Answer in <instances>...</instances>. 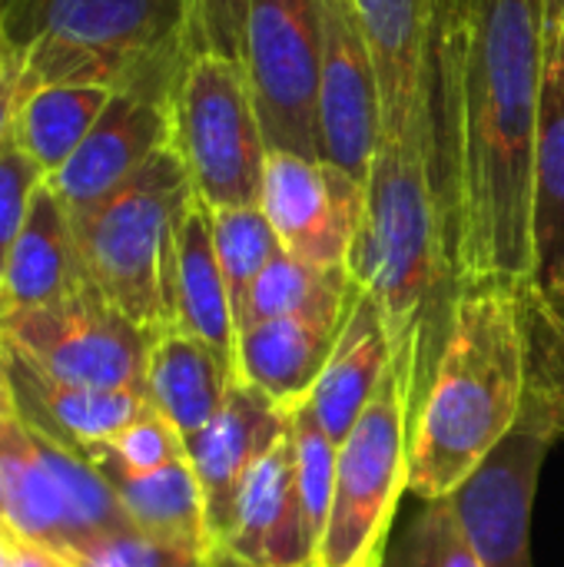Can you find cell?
<instances>
[{"instance_id": "obj_27", "label": "cell", "mask_w": 564, "mask_h": 567, "mask_svg": "<svg viewBox=\"0 0 564 567\" xmlns=\"http://www.w3.org/2000/svg\"><path fill=\"white\" fill-rule=\"evenodd\" d=\"M352 296V282L346 269H319L309 266L286 249L259 272L243 309L236 312V332L286 316H339L346 312Z\"/></svg>"}, {"instance_id": "obj_4", "label": "cell", "mask_w": 564, "mask_h": 567, "mask_svg": "<svg viewBox=\"0 0 564 567\" xmlns=\"http://www.w3.org/2000/svg\"><path fill=\"white\" fill-rule=\"evenodd\" d=\"M17 103L43 86L173 93L189 56L186 0H3Z\"/></svg>"}, {"instance_id": "obj_19", "label": "cell", "mask_w": 564, "mask_h": 567, "mask_svg": "<svg viewBox=\"0 0 564 567\" xmlns=\"http://www.w3.org/2000/svg\"><path fill=\"white\" fill-rule=\"evenodd\" d=\"M386 106V133H409L425 116V66L435 0H352Z\"/></svg>"}, {"instance_id": "obj_6", "label": "cell", "mask_w": 564, "mask_h": 567, "mask_svg": "<svg viewBox=\"0 0 564 567\" xmlns=\"http://www.w3.org/2000/svg\"><path fill=\"white\" fill-rule=\"evenodd\" d=\"M170 150L203 206L259 203L269 143L243 60L223 53L186 56L170 93Z\"/></svg>"}, {"instance_id": "obj_2", "label": "cell", "mask_w": 564, "mask_h": 567, "mask_svg": "<svg viewBox=\"0 0 564 567\" xmlns=\"http://www.w3.org/2000/svg\"><path fill=\"white\" fill-rule=\"evenodd\" d=\"M346 272L382 312L392 369L416 415L462 292L429 163V110L409 133L382 136Z\"/></svg>"}, {"instance_id": "obj_20", "label": "cell", "mask_w": 564, "mask_h": 567, "mask_svg": "<svg viewBox=\"0 0 564 567\" xmlns=\"http://www.w3.org/2000/svg\"><path fill=\"white\" fill-rule=\"evenodd\" d=\"M389 369H392V346L382 312L366 292L352 286L336 346L306 405L316 412L319 425L336 442H342L369 409Z\"/></svg>"}, {"instance_id": "obj_15", "label": "cell", "mask_w": 564, "mask_h": 567, "mask_svg": "<svg viewBox=\"0 0 564 567\" xmlns=\"http://www.w3.org/2000/svg\"><path fill=\"white\" fill-rule=\"evenodd\" d=\"M286 425L289 415H283L266 395H259L256 389L236 379L223 409L209 419V425L199 429L193 439H186V458L196 472L206 505L209 551L219 545V538L229 528L243 478L276 445Z\"/></svg>"}, {"instance_id": "obj_31", "label": "cell", "mask_w": 564, "mask_h": 567, "mask_svg": "<svg viewBox=\"0 0 564 567\" xmlns=\"http://www.w3.org/2000/svg\"><path fill=\"white\" fill-rule=\"evenodd\" d=\"M96 472H123V475H150L173 462L186 458V439L173 429L170 419H163L156 409H150L143 419L126 425L110 442H93L80 452Z\"/></svg>"}, {"instance_id": "obj_10", "label": "cell", "mask_w": 564, "mask_h": 567, "mask_svg": "<svg viewBox=\"0 0 564 567\" xmlns=\"http://www.w3.org/2000/svg\"><path fill=\"white\" fill-rule=\"evenodd\" d=\"M243 66L269 150L319 159L322 0H253Z\"/></svg>"}, {"instance_id": "obj_17", "label": "cell", "mask_w": 564, "mask_h": 567, "mask_svg": "<svg viewBox=\"0 0 564 567\" xmlns=\"http://www.w3.org/2000/svg\"><path fill=\"white\" fill-rule=\"evenodd\" d=\"M7 349L17 419L50 442L83 452L93 442H110L153 405L146 389H76L43 375L17 349Z\"/></svg>"}, {"instance_id": "obj_34", "label": "cell", "mask_w": 564, "mask_h": 567, "mask_svg": "<svg viewBox=\"0 0 564 567\" xmlns=\"http://www.w3.org/2000/svg\"><path fill=\"white\" fill-rule=\"evenodd\" d=\"M253 0H186L189 53H223L243 60Z\"/></svg>"}, {"instance_id": "obj_28", "label": "cell", "mask_w": 564, "mask_h": 567, "mask_svg": "<svg viewBox=\"0 0 564 567\" xmlns=\"http://www.w3.org/2000/svg\"><path fill=\"white\" fill-rule=\"evenodd\" d=\"M213 213V239L216 256L229 286L233 316L243 309L253 282L259 272L283 252V243L266 219V213L256 206H233V209H209Z\"/></svg>"}, {"instance_id": "obj_41", "label": "cell", "mask_w": 564, "mask_h": 567, "mask_svg": "<svg viewBox=\"0 0 564 567\" xmlns=\"http://www.w3.org/2000/svg\"><path fill=\"white\" fill-rule=\"evenodd\" d=\"M17 538H3L0 535V567H10V545H13Z\"/></svg>"}, {"instance_id": "obj_13", "label": "cell", "mask_w": 564, "mask_h": 567, "mask_svg": "<svg viewBox=\"0 0 564 567\" xmlns=\"http://www.w3.org/2000/svg\"><path fill=\"white\" fill-rule=\"evenodd\" d=\"M166 146L170 93L143 86L113 90L86 140L47 183L66 213H80L133 179Z\"/></svg>"}, {"instance_id": "obj_35", "label": "cell", "mask_w": 564, "mask_h": 567, "mask_svg": "<svg viewBox=\"0 0 564 567\" xmlns=\"http://www.w3.org/2000/svg\"><path fill=\"white\" fill-rule=\"evenodd\" d=\"M529 322H532V362H535V372L552 389L564 425V336L545 329V326H539L532 319V312H529Z\"/></svg>"}, {"instance_id": "obj_16", "label": "cell", "mask_w": 564, "mask_h": 567, "mask_svg": "<svg viewBox=\"0 0 564 567\" xmlns=\"http://www.w3.org/2000/svg\"><path fill=\"white\" fill-rule=\"evenodd\" d=\"M525 299L539 326L564 336V66L552 50L545 60L532 203V282Z\"/></svg>"}, {"instance_id": "obj_11", "label": "cell", "mask_w": 564, "mask_h": 567, "mask_svg": "<svg viewBox=\"0 0 564 567\" xmlns=\"http://www.w3.org/2000/svg\"><path fill=\"white\" fill-rule=\"evenodd\" d=\"M316 123L319 159L366 183L386 136V106L352 0H322V73Z\"/></svg>"}, {"instance_id": "obj_30", "label": "cell", "mask_w": 564, "mask_h": 567, "mask_svg": "<svg viewBox=\"0 0 564 567\" xmlns=\"http://www.w3.org/2000/svg\"><path fill=\"white\" fill-rule=\"evenodd\" d=\"M382 567H485L479 561L452 498L422 502L399 538H392Z\"/></svg>"}, {"instance_id": "obj_8", "label": "cell", "mask_w": 564, "mask_h": 567, "mask_svg": "<svg viewBox=\"0 0 564 567\" xmlns=\"http://www.w3.org/2000/svg\"><path fill=\"white\" fill-rule=\"evenodd\" d=\"M558 439H564L558 402L532 362V389L522 419L452 495L459 522L485 567H535L532 508L542 465Z\"/></svg>"}, {"instance_id": "obj_24", "label": "cell", "mask_w": 564, "mask_h": 567, "mask_svg": "<svg viewBox=\"0 0 564 567\" xmlns=\"http://www.w3.org/2000/svg\"><path fill=\"white\" fill-rule=\"evenodd\" d=\"M236 382L233 365L196 336L170 329L153 339L146 362L150 405L173 422L183 439H193L223 409Z\"/></svg>"}, {"instance_id": "obj_40", "label": "cell", "mask_w": 564, "mask_h": 567, "mask_svg": "<svg viewBox=\"0 0 564 567\" xmlns=\"http://www.w3.org/2000/svg\"><path fill=\"white\" fill-rule=\"evenodd\" d=\"M0 535H3V538H17V535L10 532V525H7V512H3V485H0Z\"/></svg>"}, {"instance_id": "obj_12", "label": "cell", "mask_w": 564, "mask_h": 567, "mask_svg": "<svg viewBox=\"0 0 564 567\" xmlns=\"http://www.w3.org/2000/svg\"><path fill=\"white\" fill-rule=\"evenodd\" d=\"M366 183L339 166L299 153L269 150L259 189V209L273 223L283 249L319 269H346Z\"/></svg>"}, {"instance_id": "obj_18", "label": "cell", "mask_w": 564, "mask_h": 567, "mask_svg": "<svg viewBox=\"0 0 564 567\" xmlns=\"http://www.w3.org/2000/svg\"><path fill=\"white\" fill-rule=\"evenodd\" d=\"M342 316H286L236 332V379L293 415L319 382Z\"/></svg>"}, {"instance_id": "obj_38", "label": "cell", "mask_w": 564, "mask_h": 567, "mask_svg": "<svg viewBox=\"0 0 564 567\" xmlns=\"http://www.w3.org/2000/svg\"><path fill=\"white\" fill-rule=\"evenodd\" d=\"M548 50L564 66V0H548Z\"/></svg>"}, {"instance_id": "obj_14", "label": "cell", "mask_w": 564, "mask_h": 567, "mask_svg": "<svg viewBox=\"0 0 564 567\" xmlns=\"http://www.w3.org/2000/svg\"><path fill=\"white\" fill-rule=\"evenodd\" d=\"M289 425L239 485L233 518L206 561L229 567H312Z\"/></svg>"}, {"instance_id": "obj_22", "label": "cell", "mask_w": 564, "mask_h": 567, "mask_svg": "<svg viewBox=\"0 0 564 567\" xmlns=\"http://www.w3.org/2000/svg\"><path fill=\"white\" fill-rule=\"evenodd\" d=\"M0 485L10 532L63 558L73 548V518L66 492L47 462L43 435L20 419H0Z\"/></svg>"}, {"instance_id": "obj_36", "label": "cell", "mask_w": 564, "mask_h": 567, "mask_svg": "<svg viewBox=\"0 0 564 567\" xmlns=\"http://www.w3.org/2000/svg\"><path fill=\"white\" fill-rule=\"evenodd\" d=\"M13 113H17V73L10 60H3L0 63V140L13 126Z\"/></svg>"}, {"instance_id": "obj_42", "label": "cell", "mask_w": 564, "mask_h": 567, "mask_svg": "<svg viewBox=\"0 0 564 567\" xmlns=\"http://www.w3.org/2000/svg\"><path fill=\"white\" fill-rule=\"evenodd\" d=\"M0 3H3V0H0ZM3 60H7V47H3V33H0V63H3Z\"/></svg>"}, {"instance_id": "obj_5", "label": "cell", "mask_w": 564, "mask_h": 567, "mask_svg": "<svg viewBox=\"0 0 564 567\" xmlns=\"http://www.w3.org/2000/svg\"><path fill=\"white\" fill-rule=\"evenodd\" d=\"M189 203V176L166 146L120 189L66 213L83 282L150 336L173 329L176 233Z\"/></svg>"}, {"instance_id": "obj_3", "label": "cell", "mask_w": 564, "mask_h": 567, "mask_svg": "<svg viewBox=\"0 0 564 567\" xmlns=\"http://www.w3.org/2000/svg\"><path fill=\"white\" fill-rule=\"evenodd\" d=\"M532 389L525 292L462 289L429 389L409 422V492L452 498L522 419Z\"/></svg>"}, {"instance_id": "obj_23", "label": "cell", "mask_w": 564, "mask_h": 567, "mask_svg": "<svg viewBox=\"0 0 564 567\" xmlns=\"http://www.w3.org/2000/svg\"><path fill=\"white\" fill-rule=\"evenodd\" d=\"M173 329L196 336L219 352L236 372V316L229 286L216 256L213 213L196 196L186 206L176 233L173 272Z\"/></svg>"}, {"instance_id": "obj_1", "label": "cell", "mask_w": 564, "mask_h": 567, "mask_svg": "<svg viewBox=\"0 0 564 567\" xmlns=\"http://www.w3.org/2000/svg\"><path fill=\"white\" fill-rule=\"evenodd\" d=\"M548 0H435L429 163L462 289L532 282Z\"/></svg>"}, {"instance_id": "obj_37", "label": "cell", "mask_w": 564, "mask_h": 567, "mask_svg": "<svg viewBox=\"0 0 564 567\" xmlns=\"http://www.w3.org/2000/svg\"><path fill=\"white\" fill-rule=\"evenodd\" d=\"M10 567H70L63 565L60 558H53L50 551L37 548V545H27V542H13L10 545Z\"/></svg>"}, {"instance_id": "obj_29", "label": "cell", "mask_w": 564, "mask_h": 567, "mask_svg": "<svg viewBox=\"0 0 564 567\" xmlns=\"http://www.w3.org/2000/svg\"><path fill=\"white\" fill-rule=\"evenodd\" d=\"M289 435H293L299 505H302L306 532H309V542L316 551L322 542L326 522H329V508H332L339 442L319 425L316 412L306 402L289 415Z\"/></svg>"}, {"instance_id": "obj_43", "label": "cell", "mask_w": 564, "mask_h": 567, "mask_svg": "<svg viewBox=\"0 0 564 567\" xmlns=\"http://www.w3.org/2000/svg\"><path fill=\"white\" fill-rule=\"evenodd\" d=\"M196 567H229V565H223V561H203V565H196Z\"/></svg>"}, {"instance_id": "obj_33", "label": "cell", "mask_w": 564, "mask_h": 567, "mask_svg": "<svg viewBox=\"0 0 564 567\" xmlns=\"http://www.w3.org/2000/svg\"><path fill=\"white\" fill-rule=\"evenodd\" d=\"M63 565L70 567H196L203 565L199 558L160 545L153 538H146L143 532H136L133 525L123 532H113L80 551H73L70 558H63Z\"/></svg>"}, {"instance_id": "obj_25", "label": "cell", "mask_w": 564, "mask_h": 567, "mask_svg": "<svg viewBox=\"0 0 564 567\" xmlns=\"http://www.w3.org/2000/svg\"><path fill=\"white\" fill-rule=\"evenodd\" d=\"M116 492L126 522L146 538L180 548L199 561L209 558V532H206V505L189 458L173 462L150 475H123L100 472Z\"/></svg>"}, {"instance_id": "obj_7", "label": "cell", "mask_w": 564, "mask_h": 567, "mask_svg": "<svg viewBox=\"0 0 564 567\" xmlns=\"http://www.w3.org/2000/svg\"><path fill=\"white\" fill-rule=\"evenodd\" d=\"M409 402L396 369L386 372L362 419L339 442L336 492L312 567H382L399 502L409 492Z\"/></svg>"}, {"instance_id": "obj_9", "label": "cell", "mask_w": 564, "mask_h": 567, "mask_svg": "<svg viewBox=\"0 0 564 567\" xmlns=\"http://www.w3.org/2000/svg\"><path fill=\"white\" fill-rule=\"evenodd\" d=\"M0 339L43 375L76 389H146L153 339L90 286L0 319Z\"/></svg>"}, {"instance_id": "obj_32", "label": "cell", "mask_w": 564, "mask_h": 567, "mask_svg": "<svg viewBox=\"0 0 564 567\" xmlns=\"http://www.w3.org/2000/svg\"><path fill=\"white\" fill-rule=\"evenodd\" d=\"M43 183L40 166L27 156V150L20 146L13 126L7 130V136L0 140V276L7 266V256L23 229L33 189Z\"/></svg>"}, {"instance_id": "obj_39", "label": "cell", "mask_w": 564, "mask_h": 567, "mask_svg": "<svg viewBox=\"0 0 564 567\" xmlns=\"http://www.w3.org/2000/svg\"><path fill=\"white\" fill-rule=\"evenodd\" d=\"M0 419H17V402H13V385H10V359L0 339Z\"/></svg>"}, {"instance_id": "obj_26", "label": "cell", "mask_w": 564, "mask_h": 567, "mask_svg": "<svg viewBox=\"0 0 564 567\" xmlns=\"http://www.w3.org/2000/svg\"><path fill=\"white\" fill-rule=\"evenodd\" d=\"M110 96V86H43L17 103L13 133L27 156L40 166L43 179L76 153Z\"/></svg>"}, {"instance_id": "obj_21", "label": "cell", "mask_w": 564, "mask_h": 567, "mask_svg": "<svg viewBox=\"0 0 564 567\" xmlns=\"http://www.w3.org/2000/svg\"><path fill=\"white\" fill-rule=\"evenodd\" d=\"M83 269L73 246V229L63 203L43 179L33 189L23 229L0 276V319L40 306H53L80 292Z\"/></svg>"}]
</instances>
